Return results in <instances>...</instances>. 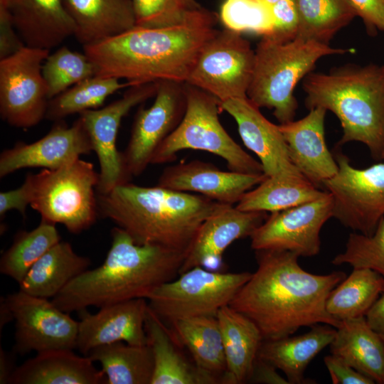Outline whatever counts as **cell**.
Returning <instances> with one entry per match:
<instances>
[{"label":"cell","instance_id":"obj_1","mask_svg":"<svg viewBox=\"0 0 384 384\" xmlns=\"http://www.w3.org/2000/svg\"><path fill=\"white\" fill-rule=\"evenodd\" d=\"M257 267L229 306L252 320L263 340L293 335L299 328L341 321L326 309L331 291L346 277L343 272L316 274L305 271L299 256L289 251H255Z\"/></svg>","mask_w":384,"mask_h":384},{"label":"cell","instance_id":"obj_2","mask_svg":"<svg viewBox=\"0 0 384 384\" xmlns=\"http://www.w3.org/2000/svg\"><path fill=\"white\" fill-rule=\"evenodd\" d=\"M217 17L202 8L186 21L166 27L135 26L83 46L96 75L131 85L163 80L186 82L206 43L217 33Z\"/></svg>","mask_w":384,"mask_h":384},{"label":"cell","instance_id":"obj_3","mask_svg":"<svg viewBox=\"0 0 384 384\" xmlns=\"http://www.w3.org/2000/svg\"><path fill=\"white\" fill-rule=\"evenodd\" d=\"M111 247L102 264L71 280L51 301L71 313L135 299H147L178 275L186 252L156 245H139L119 227L111 230Z\"/></svg>","mask_w":384,"mask_h":384},{"label":"cell","instance_id":"obj_4","mask_svg":"<svg viewBox=\"0 0 384 384\" xmlns=\"http://www.w3.org/2000/svg\"><path fill=\"white\" fill-rule=\"evenodd\" d=\"M99 216L139 245L188 252L203 223L224 205L203 195L130 182L97 193Z\"/></svg>","mask_w":384,"mask_h":384},{"label":"cell","instance_id":"obj_5","mask_svg":"<svg viewBox=\"0 0 384 384\" xmlns=\"http://www.w3.org/2000/svg\"><path fill=\"white\" fill-rule=\"evenodd\" d=\"M305 106L323 107L338 119L343 136L338 145L365 144L381 159L384 145V65L346 64L328 73H310L304 79Z\"/></svg>","mask_w":384,"mask_h":384},{"label":"cell","instance_id":"obj_6","mask_svg":"<svg viewBox=\"0 0 384 384\" xmlns=\"http://www.w3.org/2000/svg\"><path fill=\"white\" fill-rule=\"evenodd\" d=\"M354 52L299 38L284 43L262 38L255 50V65L247 97L260 109L273 110L279 124L294 120L298 108L297 83L321 58Z\"/></svg>","mask_w":384,"mask_h":384},{"label":"cell","instance_id":"obj_7","mask_svg":"<svg viewBox=\"0 0 384 384\" xmlns=\"http://www.w3.org/2000/svg\"><path fill=\"white\" fill-rule=\"evenodd\" d=\"M24 181L29 191V206L41 220L60 223L73 234L96 222L99 173L91 162L79 158L56 169L28 173Z\"/></svg>","mask_w":384,"mask_h":384},{"label":"cell","instance_id":"obj_8","mask_svg":"<svg viewBox=\"0 0 384 384\" xmlns=\"http://www.w3.org/2000/svg\"><path fill=\"white\" fill-rule=\"evenodd\" d=\"M186 108L176 128L158 146L151 164L174 161L183 149L205 151L223 159L230 171L264 174L260 161L247 153L228 134L218 114L219 100L207 92L185 82Z\"/></svg>","mask_w":384,"mask_h":384},{"label":"cell","instance_id":"obj_9","mask_svg":"<svg viewBox=\"0 0 384 384\" xmlns=\"http://www.w3.org/2000/svg\"><path fill=\"white\" fill-rule=\"evenodd\" d=\"M252 275L191 268L154 289L146 299L149 309L166 324L196 317L216 316L229 305Z\"/></svg>","mask_w":384,"mask_h":384},{"label":"cell","instance_id":"obj_10","mask_svg":"<svg viewBox=\"0 0 384 384\" xmlns=\"http://www.w3.org/2000/svg\"><path fill=\"white\" fill-rule=\"evenodd\" d=\"M337 174L322 186L333 197V218L354 232L370 235L384 217V163L365 169L337 151Z\"/></svg>","mask_w":384,"mask_h":384},{"label":"cell","instance_id":"obj_11","mask_svg":"<svg viewBox=\"0 0 384 384\" xmlns=\"http://www.w3.org/2000/svg\"><path fill=\"white\" fill-rule=\"evenodd\" d=\"M250 42L228 28L218 31L201 50L186 83L220 102L247 97L255 65Z\"/></svg>","mask_w":384,"mask_h":384},{"label":"cell","instance_id":"obj_12","mask_svg":"<svg viewBox=\"0 0 384 384\" xmlns=\"http://www.w3.org/2000/svg\"><path fill=\"white\" fill-rule=\"evenodd\" d=\"M49 51L26 46L0 60V114L9 125L28 128L46 118L49 99L42 66Z\"/></svg>","mask_w":384,"mask_h":384},{"label":"cell","instance_id":"obj_13","mask_svg":"<svg viewBox=\"0 0 384 384\" xmlns=\"http://www.w3.org/2000/svg\"><path fill=\"white\" fill-rule=\"evenodd\" d=\"M156 90L157 82L132 85L108 105L79 114L100 164L97 193H107L131 180L122 154L117 148L118 131L123 117L134 107L155 96Z\"/></svg>","mask_w":384,"mask_h":384},{"label":"cell","instance_id":"obj_14","mask_svg":"<svg viewBox=\"0 0 384 384\" xmlns=\"http://www.w3.org/2000/svg\"><path fill=\"white\" fill-rule=\"evenodd\" d=\"M4 299L15 320L14 353L75 348L78 321L70 313L20 289Z\"/></svg>","mask_w":384,"mask_h":384},{"label":"cell","instance_id":"obj_15","mask_svg":"<svg viewBox=\"0 0 384 384\" xmlns=\"http://www.w3.org/2000/svg\"><path fill=\"white\" fill-rule=\"evenodd\" d=\"M334 200L327 191L321 197L271 213L250 237L255 251L286 250L299 257H314L321 249L320 232L333 217Z\"/></svg>","mask_w":384,"mask_h":384},{"label":"cell","instance_id":"obj_16","mask_svg":"<svg viewBox=\"0 0 384 384\" xmlns=\"http://www.w3.org/2000/svg\"><path fill=\"white\" fill-rule=\"evenodd\" d=\"M186 108L185 82H157L155 100L149 108L138 110L128 144L122 154L131 176L141 175L161 142L181 122Z\"/></svg>","mask_w":384,"mask_h":384},{"label":"cell","instance_id":"obj_17","mask_svg":"<svg viewBox=\"0 0 384 384\" xmlns=\"http://www.w3.org/2000/svg\"><path fill=\"white\" fill-rule=\"evenodd\" d=\"M55 122L41 139L31 144L18 142L1 153V178L24 168L56 169L93 151L80 117L70 127L63 119Z\"/></svg>","mask_w":384,"mask_h":384},{"label":"cell","instance_id":"obj_18","mask_svg":"<svg viewBox=\"0 0 384 384\" xmlns=\"http://www.w3.org/2000/svg\"><path fill=\"white\" fill-rule=\"evenodd\" d=\"M220 107L233 117L244 144L257 155L267 177L304 176L290 160L279 126L269 121L247 97L221 102Z\"/></svg>","mask_w":384,"mask_h":384},{"label":"cell","instance_id":"obj_19","mask_svg":"<svg viewBox=\"0 0 384 384\" xmlns=\"http://www.w3.org/2000/svg\"><path fill=\"white\" fill-rule=\"evenodd\" d=\"M267 216L265 211H243L224 205L200 227L179 274L196 267L217 271L225 250L235 240L250 237Z\"/></svg>","mask_w":384,"mask_h":384},{"label":"cell","instance_id":"obj_20","mask_svg":"<svg viewBox=\"0 0 384 384\" xmlns=\"http://www.w3.org/2000/svg\"><path fill=\"white\" fill-rule=\"evenodd\" d=\"M146 299H135L100 308L95 314L78 311V332L75 348L87 356L93 348L123 341L132 345L147 344L145 320Z\"/></svg>","mask_w":384,"mask_h":384},{"label":"cell","instance_id":"obj_21","mask_svg":"<svg viewBox=\"0 0 384 384\" xmlns=\"http://www.w3.org/2000/svg\"><path fill=\"white\" fill-rule=\"evenodd\" d=\"M267 176L225 171L199 160L181 162L166 167L158 186L183 192H196L223 204L238 203L242 196Z\"/></svg>","mask_w":384,"mask_h":384},{"label":"cell","instance_id":"obj_22","mask_svg":"<svg viewBox=\"0 0 384 384\" xmlns=\"http://www.w3.org/2000/svg\"><path fill=\"white\" fill-rule=\"evenodd\" d=\"M327 110L315 107L303 118L279 128L286 142L289 156L298 171L316 186L334 176L338 166L325 139L324 122Z\"/></svg>","mask_w":384,"mask_h":384},{"label":"cell","instance_id":"obj_23","mask_svg":"<svg viewBox=\"0 0 384 384\" xmlns=\"http://www.w3.org/2000/svg\"><path fill=\"white\" fill-rule=\"evenodd\" d=\"M25 45L50 50L70 36L75 26L65 0H1Z\"/></svg>","mask_w":384,"mask_h":384},{"label":"cell","instance_id":"obj_24","mask_svg":"<svg viewBox=\"0 0 384 384\" xmlns=\"http://www.w3.org/2000/svg\"><path fill=\"white\" fill-rule=\"evenodd\" d=\"M72 349H55L37 353L16 368L11 384H106L102 370L87 356Z\"/></svg>","mask_w":384,"mask_h":384},{"label":"cell","instance_id":"obj_25","mask_svg":"<svg viewBox=\"0 0 384 384\" xmlns=\"http://www.w3.org/2000/svg\"><path fill=\"white\" fill-rule=\"evenodd\" d=\"M145 331L154 359L151 384L220 383L217 378L191 364L180 351L181 343L171 329L149 307Z\"/></svg>","mask_w":384,"mask_h":384},{"label":"cell","instance_id":"obj_26","mask_svg":"<svg viewBox=\"0 0 384 384\" xmlns=\"http://www.w3.org/2000/svg\"><path fill=\"white\" fill-rule=\"evenodd\" d=\"M226 361L222 383H248L254 363L263 341L257 325L229 305L216 314Z\"/></svg>","mask_w":384,"mask_h":384},{"label":"cell","instance_id":"obj_27","mask_svg":"<svg viewBox=\"0 0 384 384\" xmlns=\"http://www.w3.org/2000/svg\"><path fill=\"white\" fill-rule=\"evenodd\" d=\"M335 334L334 326L318 324L301 335L263 340L257 358L283 372L289 384L306 383L305 370L324 348L329 346Z\"/></svg>","mask_w":384,"mask_h":384},{"label":"cell","instance_id":"obj_28","mask_svg":"<svg viewBox=\"0 0 384 384\" xmlns=\"http://www.w3.org/2000/svg\"><path fill=\"white\" fill-rule=\"evenodd\" d=\"M75 37L85 46L119 35L136 26L131 0H65Z\"/></svg>","mask_w":384,"mask_h":384},{"label":"cell","instance_id":"obj_29","mask_svg":"<svg viewBox=\"0 0 384 384\" xmlns=\"http://www.w3.org/2000/svg\"><path fill=\"white\" fill-rule=\"evenodd\" d=\"M329 347L331 354L375 383L384 384V340L366 316L341 321Z\"/></svg>","mask_w":384,"mask_h":384},{"label":"cell","instance_id":"obj_30","mask_svg":"<svg viewBox=\"0 0 384 384\" xmlns=\"http://www.w3.org/2000/svg\"><path fill=\"white\" fill-rule=\"evenodd\" d=\"M90 260L77 254L71 244L60 241L30 269L19 289L29 294L55 297L71 280L89 269Z\"/></svg>","mask_w":384,"mask_h":384},{"label":"cell","instance_id":"obj_31","mask_svg":"<svg viewBox=\"0 0 384 384\" xmlns=\"http://www.w3.org/2000/svg\"><path fill=\"white\" fill-rule=\"evenodd\" d=\"M169 324L178 342L189 351L196 366L222 383L226 361L216 316H196Z\"/></svg>","mask_w":384,"mask_h":384},{"label":"cell","instance_id":"obj_32","mask_svg":"<svg viewBox=\"0 0 384 384\" xmlns=\"http://www.w3.org/2000/svg\"><path fill=\"white\" fill-rule=\"evenodd\" d=\"M87 356L100 363L106 384H151L154 359L148 343L115 342L92 349Z\"/></svg>","mask_w":384,"mask_h":384},{"label":"cell","instance_id":"obj_33","mask_svg":"<svg viewBox=\"0 0 384 384\" xmlns=\"http://www.w3.org/2000/svg\"><path fill=\"white\" fill-rule=\"evenodd\" d=\"M383 292V276L370 269L353 268L329 293L326 309L339 321L364 317Z\"/></svg>","mask_w":384,"mask_h":384},{"label":"cell","instance_id":"obj_34","mask_svg":"<svg viewBox=\"0 0 384 384\" xmlns=\"http://www.w3.org/2000/svg\"><path fill=\"white\" fill-rule=\"evenodd\" d=\"M321 191L305 177H267L245 193L235 206L243 211L276 212L321 197Z\"/></svg>","mask_w":384,"mask_h":384},{"label":"cell","instance_id":"obj_35","mask_svg":"<svg viewBox=\"0 0 384 384\" xmlns=\"http://www.w3.org/2000/svg\"><path fill=\"white\" fill-rule=\"evenodd\" d=\"M60 241L55 224L44 220L32 230L19 231L1 257L0 272L19 284L32 266Z\"/></svg>","mask_w":384,"mask_h":384},{"label":"cell","instance_id":"obj_36","mask_svg":"<svg viewBox=\"0 0 384 384\" xmlns=\"http://www.w3.org/2000/svg\"><path fill=\"white\" fill-rule=\"evenodd\" d=\"M299 15L297 38L329 45L356 14L346 0H295Z\"/></svg>","mask_w":384,"mask_h":384},{"label":"cell","instance_id":"obj_37","mask_svg":"<svg viewBox=\"0 0 384 384\" xmlns=\"http://www.w3.org/2000/svg\"><path fill=\"white\" fill-rule=\"evenodd\" d=\"M131 85L115 78L95 75L48 100L46 118L57 122L69 115L94 110L115 92Z\"/></svg>","mask_w":384,"mask_h":384},{"label":"cell","instance_id":"obj_38","mask_svg":"<svg viewBox=\"0 0 384 384\" xmlns=\"http://www.w3.org/2000/svg\"><path fill=\"white\" fill-rule=\"evenodd\" d=\"M48 99L96 75V68L87 55L63 46L49 54L42 66Z\"/></svg>","mask_w":384,"mask_h":384},{"label":"cell","instance_id":"obj_39","mask_svg":"<svg viewBox=\"0 0 384 384\" xmlns=\"http://www.w3.org/2000/svg\"><path fill=\"white\" fill-rule=\"evenodd\" d=\"M220 18L226 28L238 32H249L262 37L273 26L271 4L262 0H225Z\"/></svg>","mask_w":384,"mask_h":384},{"label":"cell","instance_id":"obj_40","mask_svg":"<svg viewBox=\"0 0 384 384\" xmlns=\"http://www.w3.org/2000/svg\"><path fill=\"white\" fill-rule=\"evenodd\" d=\"M331 263L370 269L384 277V217L370 235L351 233L344 251L336 255Z\"/></svg>","mask_w":384,"mask_h":384},{"label":"cell","instance_id":"obj_41","mask_svg":"<svg viewBox=\"0 0 384 384\" xmlns=\"http://www.w3.org/2000/svg\"><path fill=\"white\" fill-rule=\"evenodd\" d=\"M136 26L166 27L180 24L203 7L196 0H131Z\"/></svg>","mask_w":384,"mask_h":384},{"label":"cell","instance_id":"obj_42","mask_svg":"<svg viewBox=\"0 0 384 384\" xmlns=\"http://www.w3.org/2000/svg\"><path fill=\"white\" fill-rule=\"evenodd\" d=\"M273 26L271 32L262 38L284 43L297 38L299 15L295 0H279L271 4Z\"/></svg>","mask_w":384,"mask_h":384},{"label":"cell","instance_id":"obj_43","mask_svg":"<svg viewBox=\"0 0 384 384\" xmlns=\"http://www.w3.org/2000/svg\"><path fill=\"white\" fill-rule=\"evenodd\" d=\"M360 17L369 35L384 33V0H346Z\"/></svg>","mask_w":384,"mask_h":384},{"label":"cell","instance_id":"obj_44","mask_svg":"<svg viewBox=\"0 0 384 384\" xmlns=\"http://www.w3.org/2000/svg\"><path fill=\"white\" fill-rule=\"evenodd\" d=\"M24 46L9 9L0 0V60L14 54Z\"/></svg>","mask_w":384,"mask_h":384},{"label":"cell","instance_id":"obj_45","mask_svg":"<svg viewBox=\"0 0 384 384\" xmlns=\"http://www.w3.org/2000/svg\"><path fill=\"white\" fill-rule=\"evenodd\" d=\"M324 364L334 384H374L368 377L361 373L340 357L334 354L325 356Z\"/></svg>","mask_w":384,"mask_h":384},{"label":"cell","instance_id":"obj_46","mask_svg":"<svg viewBox=\"0 0 384 384\" xmlns=\"http://www.w3.org/2000/svg\"><path fill=\"white\" fill-rule=\"evenodd\" d=\"M30 204V196L27 183L24 181L17 188L0 193L1 220L8 211L16 210L26 218V208Z\"/></svg>","mask_w":384,"mask_h":384},{"label":"cell","instance_id":"obj_47","mask_svg":"<svg viewBox=\"0 0 384 384\" xmlns=\"http://www.w3.org/2000/svg\"><path fill=\"white\" fill-rule=\"evenodd\" d=\"M248 383L265 384H289L277 369L268 362L257 357Z\"/></svg>","mask_w":384,"mask_h":384},{"label":"cell","instance_id":"obj_48","mask_svg":"<svg viewBox=\"0 0 384 384\" xmlns=\"http://www.w3.org/2000/svg\"><path fill=\"white\" fill-rule=\"evenodd\" d=\"M366 319L373 329L384 340V292L368 311Z\"/></svg>","mask_w":384,"mask_h":384},{"label":"cell","instance_id":"obj_49","mask_svg":"<svg viewBox=\"0 0 384 384\" xmlns=\"http://www.w3.org/2000/svg\"><path fill=\"white\" fill-rule=\"evenodd\" d=\"M14 358L2 348H0V383H9L14 368Z\"/></svg>","mask_w":384,"mask_h":384},{"label":"cell","instance_id":"obj_50","mask_svg":"<svg viewBox=\"0 0 384 384\" xmlns=\"http://www.w3.org/2000/svg\"><path fill=\"white\" fill-rule=\"evenodd\" d=\"M14 319L12 312L8 306L4 297H1L0 302V330L2 331V327L11 320Z\"/></svg>","mask_w":384,"mask_h":384},{"label":"cell","instance_id":"obj_51","mask_svg":"<svg viewBox=\"0 0 384 384\" xmlns=\"http://www.w3.org/2000/svg\"><path fill=\"white\" fill-rule=\"evenodd\" d=\"M262 1L266 2V3L269 4H272L277 2L279 0H262Z\"/></svg>","mask_w":384,"mask_h":384},{"label":"cell","instance_id":"obj_52","mask_svg":"<svg viewBox=\"0 0 384 384\" xmlns=\"http://www.w3.org/2000/svg\"><path fill=\"white\" fill-rule=\"evenodd\" d=\"M381 159H384V145L381 153Z\"/></svg>","mask_w":384,"mask_h":384}]
</instances>
